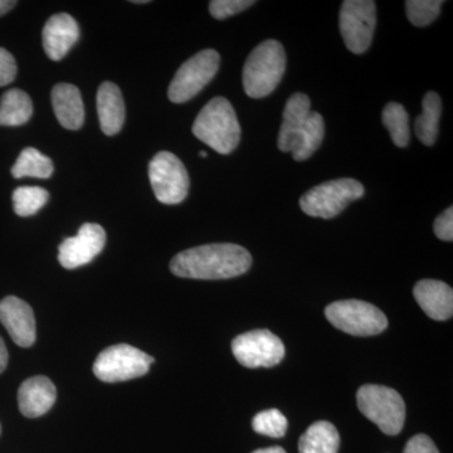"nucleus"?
Wrapping results in <instances>:
<instances>
[{"mask_svg":"<svg viewBox=\"0 0 453 453\" xmlns=\"http://www.w3.org/2000/svg\"><path fill=\"white\" fill-rule=\"evenodd\" d=\"M17 2H12V0H0V17L7 14L12 9L16 7Z\"/></svg>","mask_w":453,"mask_h":453,"instance_id":"72a5a7b5","label":"nucleus"},{"mask_svg":"<svg viewBox=\"0 0 453 453\" xmlns=\"http://www.w3.org/2000/svg\"><path fill=\"white\" fill-rule=\"evenodd\" d=\"M252 453H286L285 449L282 447H268V449H257V451Z\"/></svg>","mask_w":453,"mask_h":453,"instance_id":"f704fd0d","label":"nucleus"},{"mask_svg":"<svg viewBox=\"0 0 453 453\" xmlns=\"http://www.w3.org/2000/svg\"><path fill=\"white\" fill-rule=\"evenodd\" d=\"M311 103L305 94H294L286 103L283 110L281 129H280L277 146L280 150L285 153H291L294 150L297 135L308 120Z\"/></svg>","mask_w":453,"mask_h":453,"instance_id":"a211bd4d","label":"nucleus"},{"mask_svg":"<svg viewBox=\"0 0 453 453\" xmlns=\"http://www.w3.org/2000/svg\"><path fill=\"white\" fill-rule=\"evenodd\" d=\"M56 398L55 384L43 375L28 378L18 390V405L27 418H37L49 412L56 403Z\"/></svg>","mask_w":453,"mask_h":453,"instance_id":"2eb2a0df","label":"nucleus"},{"mask_svg":"<svg viewBox=\"0 0 453 453\" xmlns=\"http://www.w3.org/2000/svg\"><path fill=\"white\" fill-rule=\"evenodd\" d=\"M196 139L222 155L235 150L241 140V127L232 104L225 97L211 98L193 124Z\"/></svg>","mask_w":453,"mask_h":453,"instance_id":"f03ea898","label":"nucleus"},{"mask_svg":"<svg viewBox=\"0 0 453 453\" xmlns=\"http://www.w3.org/2000/svg\"><path fill=\"white\" fill-rule=\"evenodd\" d=\"M8 350L7 347H5L4 342L0 338V372L5 371L8 365Z\"/></svg>","mask_w":453,"mask_h":453,"instance_id":"473e14b6","label":"nucleus"},{"mask_svg":"<svg viewBox=\"0 0 453 453\" xmlns=\"http://www.w3.org/2000/svg\"><path fill=\"white\" fill-rule=\"evenodd\" d=\"M252 266L251 253L234 243L193 247L170 262L175 276L195 280H226L243 275Z\"/></svg>","mask_w":453,"mask_h":453,"instance_id":"f257e3e1","label":"nucleus"},{"mask_svg":"<svg viewBox=\"0 0 453 453\" xmlns=\"http://www.w3.org/2000/svg\"><path fill=\"white\" fill-rule=\"evenodd\" d=\"M384 127L389 131L393 142L398 148H405L410 142V116L401 104L389 103L381 113Z\"/></svg>","mask_w":453,"mask_h":453,"instance_id":"393cba45","label":"nucleus"},{"mask_svg":"<svg viewBox=\"0 0 453 453\" xmlns=\"http://www.w3.org/2000/svg\"><path fill=\"white\" fill-rule=\"evenodd\" d=\"M199 155H201V157H207L208 155L207 153H205V151H201V153H199Z\"/></svg>","mask_w":453,"mask_h":453,"instance_id":"e433bc0d","label":"nucleus"},{"mask_svg":"<svg viewBox=\"0 0 453 453\" xmlns=\"http://www.w3.org/2000/svg\"><path fill=\"white\" fill-rule=\"evenodd\" d=\"M232 351L237 362L246 368H273L285 357V345L270 330H253L234 338Z\"/></svg>","mask_w":453,"mask_h":453,"instance_id":"9b49d317","label":"nucleus"},{"mask_svg":"<svg viewBox=\"0 0 453 453\" xmlns=\"http://www.w3.org/2000/svg\"><path fill=\"white\" fill-rule=\"evenodd\" d=\"M253 4V0H213L210 3V12L211 17L222 20L246 11Z\"/></svg>","mask_w":453,"mask_h":453,"instance_id":"c85d7f7f","label":"nucleus"},{"mask_svg":"<svg viewBox=\"0 0 453 453\" xmlns=\"http://www.w3.org/2000/svg\"><path fill=\"white\" fill-rule=\"evenodd\" d=\"M0 323L17 345L29 348L35 342V319L26 301L7 296L0 301Z\"/></svg>","mask_w":453,"mask_h":453,"instance_id":"ddd939ff","label":"nucleus"},{"mask_svg":"<svg viewBox=\"0 0 453 453\" xmlns=\"http://www.w3.org/2000/svg\"><path fill=\"white\" fill-rule=\"evenodd\" d=\"M134 4H145V3H149L148 0H134Z\"/></svg>","mask_w":453,"mask_h":453,"instance_id":"c9c22d12","label":"nucleus"},{"mask_svg":"<svg viewBox=\"0 0 453 453\" xmlns=\"http://www.w3.org/2000/svg\"><path fill=\"white\" fill-rule=\"evenodd\" d=\"M325 315L336 329L354 336L378 335L388 327L384 312L365 301H336L326 306Z\"/></svg>","mask_w":453,"mask_h":453,"instance_id":"423d86ee","label":"nucleus"},{"mask_svg":"<svg viewBox=\"0 0 453 453\" xmlns=\"http://www.w3.org/2000/svg\"><path fill=\"white\" fill-rule=\"evenodd\" d=\"M0 432H2V426H0Z\"/></svg>","mask_w":453,"mask_h":453,"instance_id":"4c0bfd02","label":"nucleus"},{"mask_svg":"<svg viewBox=\"0 0 453 453\" xmlns=\"http://www.w3.org/2000/svg\"><path fill=\"white\" fill-rule=\"evenodd\" d=\"M403 453H440L434 441L426 434H417L408 441Z\"/></svg>","mask_w":453,"mask_h":453,"instance_id":"2f4dec72","label":"nucleus"},{"mask_svg":"<svg viewBox=\"0 0 453 453\" xmlns=\"http://www.w3.org/2000/svg\"><path fill=\"white\" fill-rule=\"evenodd\" d=\"M442 4V0H408L405 11L413 26L426 27L437 19Z\"/></svg>","mask_w":453,"mask_h":453,"instance_id":"bb28decb","label":"nucleus"},{"mask_svg":"<svg viewBox=\"0 0 453 453\" xmlns=\"http://www.w3.org/2000/svg\"><path fill=\"white\" fill-rule=\"evenodd\" d=\"M377 26V7L372 0H345L340 9L339 27L345 46L356 55L371 47Z\"/></svg>","mask_w":453,"mask_h":453,"instance_id":"1a4fd4ad","label":"nucleus"},{"mask_svg":"<svg viewBox=\"0 0 453 453\" xmlns=\"http://www.w3.org/2000/svg\"><path fill=\"white\" fill-rule=\"evenodd\" d=\"M434 234L440 240L446 241V242H452L453 241V210L449 207V210L443 211L442 214L437 217L434 220Z\"/></svg>","mask_w":453,"mask_h":453,"instance_id":"7c9ffc66","label":"nucleus"},{"mask_svg":"<svg viewBox=\"0 0 453 453\" xmlns=\"http://www.w3.org/2000/svg\"><path fill=\"white\" fill-rule=\"evenodd\" d=\"M286 71V53L276 40L258 44L243 67V88L247 96L264 98L273 94Z\"/></svg>","mask_w":453,"mask_h":453,"instance_id":"7ed1b4c3","label":"nucleus"},{"mask_svg":"<svg viewBox=\"0 0 453 453\" xmlns=\"http://www.w3.org/2000/svg\"><path fill=\"white\" fill-rule=\"evenodd\" d=\"M154 357L127 344L112 345L101 351L94 363V374L105 383H118L142 377Z\"/></svg>","mask_w":453,"mask_h":453,"instance_id":"0eeeda50","label":"nucleus"},{"mask_svg":"<svg viewBox=\"0 0 453 453\" xmlns=\"http://www.w3.org/2000/svg\"><path fill=\"white\" fill-rule=\"evenodd\" d=\"M53 111L59 124L68 130L81 129L85 121V107L81 92L70 83H58L52 89Z\"/></svg>","mask_w":453,"mask_h":453,"instance_id":"f3484780","label":"nucleus"},{"mask_svg":"<svg viewBox=\"0 0 453 453\" xmlns=\"http://www.w3.org/2000/svg\"><path fill=\"white\" fill-rule=\"evenodd\" d=\"M357 404L366 418L383 434H401L405 422V403L402 395L389 387L365 384L357 393Z\"/></svg>","mask_w":453,"mask_h":453,"instance_id":"20e7f679","label":"nucleus"},{"mask_svg":"<svg viewBox=\"0 0 453 453\" xmlns=\"http://www.w3.org/2000/svg\"><path fill=\"white\" fill-rule=\"evenodd\" d=\"M17 64L14 57L7 50L0 49V88L14 81Z\"/></svg>","mask_w":453,"mask_h":453,"instance_id":"c756f323","label":"nucleus"},{"mask_svg":"<svg viewBox=\"0 0 453 453\" xmlns=\"http://www.w3.org/2000/svg\"><path fill=\"white\" fill-rule=\"evenodd\" d=\"M105 243V229L96 223H85L79 234L59 244V264L67 270L85 266L100 255Z\"/></svg>","mask_w":453,"mask_h":453,"instance_id":"f8f14e48","label":"nucleus"},{"mask_svg":"<svg viewBox=\"0 0 453 453\" xmlns=\"http://www.w3.org/2000/svg\"><path fill=\"white\" fill-rule=\"evenodd\" d=\"M149 179L157 201L179 204L187 198L189 175L184 164L174 154L160 151L149 164Z\"/></svg>","mask_w":453,"mask_h":453,"instance_id":"9d476101","label":"nucleus"},{"mask_svg":"<svg viewBox=\"0 0 453 453\" xmlns=\"http://www.w3.org/2000/svg\"><path fill=\"white\" fill-rule=\"evenodd\" d=\"M96 101L98 120L103 133L107 136L120 133L125 122V104L120 88L112 82L101 83Z\"/></svg>","mask_w":453,"mask_h":453,"instance_id":"6ab92c4d","label":"nucleus"},{"mask_svg":"<svg viewBox=\"0 0 453 453\" xmlns=\"http://www.w3.org/2000/svg\"><path fill=\"white\" fill-rule=\"evenodd\" d=\"M414 299L429 318L446 321L453 315V291L438 280H421L413 288Z\"/></svg>","mask_w":453,"mask_h":453,"instance_id":"dca6fc26","label":"nucleus"},{"mask_svg":"<svg viewBox=\"0 0 453 453\" xmlns=\"http://www.w3.org/2000/svg\"><path fill=\"white\" fill-rule=\"evenodd\" d=\"M325 135V122L323 116L318 112H310L308 120L297 135L292 157L296 162L308 160L320 148Z\"/></svg>","mask_w":453,"mask_h":453,"instance_id":"5701e85b","label":"nucleus"},{"mask_svg":"<svg viewBox=\"0 0 453 453\" xmlns=\"http://www.w3.org/2000/svg\"><path fill=\"white\" fill-rule=\"evenodd\" d=\"M340 436L333 423L319 421L300 437L299 453H338Z\"/></svg>","mask_w":453,"mask_h":453,"instance_id":"aec40b11","label":"nucleus"},{"mask_svg":"<svg viewBox=\"0 0 453 453\" xmlns=\"http://www.w3.org/2000/svg\"><path fill=\"white\" fill-rule=\"evenodd\" d=\"M220 57L214 50H204L180 65L170 82L168 97L172 103L192 100L219 73Z\"/></svg>","mask_w":453,"mask_h":453,"instance_id":"6e6552de","label":"nucleus"},{"mask_svg":"<svg viewBox=\"0 0 453 453\" xmlns=\"http://www.w3.org/2000/svg\"><path fill=\"white\" fill-rule=\"evenodd\" d=\"M442 113V101L436 92H427L422 101V113L414 121V131L426 146L436 142L438 125Z\"/></svg>","mask_w":453,"mask_h":453,"instance_id":"4be33fe9","label":"nucleus"},{"mask_svg":"<svg viewBox=\"0 0 453 453\" xmlns=\"http://www.w3.org/2000/svg\"><path fill=\"white\" fill-rule=\"evenodd\" d=\"M53 163L46 155L35 148H26L18 157L12 168V174L16 179L31 177L47 179L53 174Z\"/></svg>","mask_w":453,"mask_h":453,"instance_id":"b1692460","label":"nucleus"},{"mask_svg":"<svg viewBox=\"0 0 453 453\" xmlns=\"http://www.w3.org/2000/svg\"><path fill=\"white\" fill-rule=\"evenodd\" d=\"M79 38L80 27L76 19L67 13L50 17L42 32L44 52L52 61H61Z\"/></svg>","mask_w":453,"mask_h":453,"instance_id":"4468645a","label":"nucleus"},{"mask_svg":"<svg viewBox=\"0 0 453 453\" xmlns=\"http://www.w3.org/2000/svg\"><path fill=\"white\" fill-rule=\"evenodd\" d=\"M50 195L41 187H19L13 193L14 211L19 217L37 213L49 201Z\"/></svg>","mask_w":453,"mask_h":453,"instance_id":"a878e982","label":"nucleus"},{"mask_svg":"<svg viewBox=\"0 0 453 453\" xmlns=\"http://www.w3.org/2000/svg\"><path fill=\"white\" fill-rule=\"evenodd\" d=\"M255 432L271 438H281L288 431V418L279 410H267L256 414L252 421Z\"/></svg>","mask_w":453,"mask_h":453,"instance_id":"cd10ccee","label":"nucleus"},{"mask_svg":"<svg viewBox=\"0 0 453 453\" xmlns=\"http://www.w3.org/2000/svg\"><path fill=\"white\" fill-rule=\"evenodd\" d=\"M33 115V104L28 94L12 88L0 98V127H20Z\"/></svg>","mask_w":453,"mask_h":453,"instance_id":"412c9836","label":"nucleus"},{"mask_svg":"<svg viewBox=\"0 0 453 453\" xmlns=\"http://www.w3.org/2000/svg\"><path fill=\"white\" fill-rule=\"evenodd\" d=\"M365 192V187L356 179H335L312 188L301 196L300 207L310 217L332 219L351 202L362 198Z\"/></svg>","mask_w":453,"mask_h":453,"instance_id":"39448f33","label":"nucleus"}]
</instances>
